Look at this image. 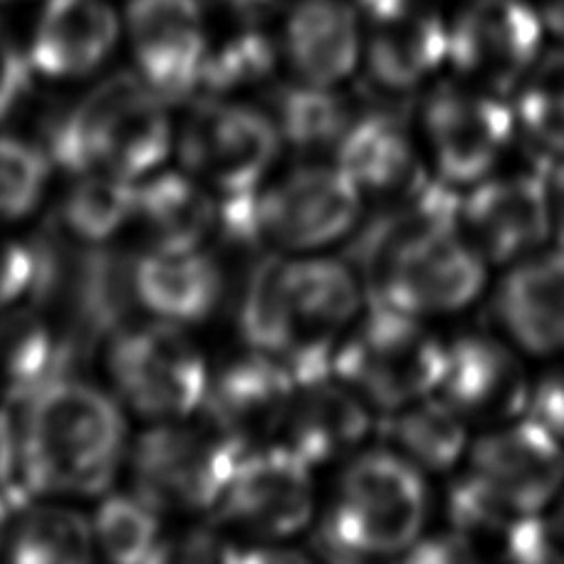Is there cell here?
Returning <instances> with one entry per match:
<instances>
[{"label": "cell", "instance_id": "12", "mask_svg": "<svg viewBox=\"0 0 564 564\" xmlns=\"http://www.w3.org/2000/svg\"><path fill=\"white\" fill-rule=\"evenodd\" d=\"M468 473L502 506L545 512L564 490V443L532 416L500 423L470 441Z\"/></svg>", "mask_w": 564, "mask_h": 564}, {"label": "cell", "instance_id": "35", "mask_svg": "<svg viewBox=\"0 0 564 564\" xmlns=\"http://www.w3.org/2000/svg\"><path fill=\"white\" fill-rule=\"evenodd\" d=\"M33 83V63L18 47L13 35L0 25V119H6L23 105Z\"/></svg>", "mask_w": 564, "mask_h": 564}, {"label": "cell", "instance_id": "21", "mask_svg": "<svg viewBox=\"0 0 564 564\" xmlns=\"http://www.w3.org/2000/svg\"><path fill=\"white\" fill-rule=\"evenodd\" d=\"M137 302L171 325H196L218 307L224 275L204 246H151L134 260Z\"/></svg>", "mask_w": 564, "mask_h": 564}, {"label": "cell", "instance_id": "11", "mask_svg": "<svg viewBox=\"0 0 564 564\" xmlns=\"http://www.w3.org/2000/svg\"><path fill=\"white\" fill-rule=\"evenodd\" d=\"M218 506L226 525L246 535L292 538L307 525L315 510L312 466L288 443L248 448Z\"/></svg>", "mask_w": 564, "mask_h": 564}, {"label": "cell", "instance_id": "2", "mask_svg": "<svg viewBox=\"0 0 564 564\" xmlns=\"http://www.w3.org/2000/svg\"><path fill=\"white\" fill-rule=\"evenodd\" d=\"M171 139L166 99L141 75L117 73L50 115L37 147L73 176L102 169L139 178L164 164Z\"/></svg>", "mask_w": 564, "mask_h": 564}, {"label": "cell", "instance_id": "30", "mask_svg": "<svg viewBox=\"0 0 564 564\" xmlns=\"http://www.w3.org/2000/svg\"><path fill=\"white\" fill-rule=\"evenodd\" d=\"M8 557L20 564H79L95 555V528L65 506H25L10 535Z\"/></svg>", "mask_w": 564, "mask_h": 564}, {"label": "cell", "instance_id": "3", "mask_svg": "<svg viewBox=\"0 0 564 564\" xmlns=\"http://www.w3.org/2000/svg\"><path fill=\"white\" fill-rule=\"evenodd\" d=\"M426 516L423 470L394 448L367 451L341 476L315 540L329 560L399 555L421 540Z\"/></svg>", "mask_w": 564, "mask_h": 564}, {"label": "cell", "instance_id": "7", "mask_svg": "<svg viewBox=\"0 0 564 564\" xmlns=\"http://www.w3.org/2000/svg\"><path fill=\"white\" fill-rule=\"evenodd\" d=\"M109 371L124 404L156 421L194 414L204 406L210 384L204 355L181 325L164 319L117 332Z\"/></svg>", "mask_w": 564, "mask_h": 564}, {"label": "cell", "instance_id": "19", "mask_svg": "<svg viewBox=\"0 0 564 564\" xmlns=\"http://www.w3.org/2000/svg\"><path fill=\"white\" fill-rule=\"evenodd\" d=\"M496 315L522 355H564V243H550L506 265L496 290Z\"/></svg>", "mask_w": 564, "mask_h": 564}, {"label": "cell", "instance_id": "17", "mask_svg": "<svg viewBox=\"0 0 564 564\" xmlns=\"http://www.w3.org/2000/svg\"><path fill=\"white\" fill-rule=\"evenodd\" d=\"M446 520L473 560L545 564L564 557L552 518H545V512H520L502 506L468 470L451 482Z\"/></svg>", "mask_w": 564, "mask_h": 564}, {"label": "cell", "instance_id": "32", "mask_svg": "<svg viewBox=\"0 0 564 564\" xmlns=\"http://www.w3.org/2000/svg\"><path fill=\"white\" fill-rule=\"evenodd\" d=\"M93 528L97 547L115 562L149 564L169 557L159 510L137 492L107 498L97 510Z\"/></svg>", "mask_w": 564, "mask_h": 564}, {"label": "cell", "instance_id": "5", "mask_svg": "<svg viewBox=\"0 0 564 564\" xmlns=\"http://www.w3.org/2000/svg\"><path fill=\"white\" fill-rule=\"evenodd\" d=\"M518 129L508 97L468 79H443L423 97L421 132L431 164L443 184L456 191L498 171Z\"/></svg>", "mask_w": 564, "mask_h": 564}, {"label": "cell", "instance_id": "4", "mask_svg": "<svg viewBox=\"0 0 564 564\" xmlns=\"http://www.w3.org/2000/svg\"><path fill=\"white\" fill-rule=\"evenodd\" d=\"M446 355L448 345L426 319L369 302L367 317L335 351V375L389 414L438 394Z\"/></svg>", "mask_w": 564, "mask_h": 564}, {"label": "cell", "instance_id": "24", "mask_svg": "<svg viewBox=\"0 0 564 564\" xmlns=\"http://www.w3.org/2000/svg\"><path fill=\"white\" fill-rule=\"evenodd\" d=\"M371 429L369 404L335 371L297 384L288 419V446L310 466L349 456Z\"/></svg>", "mask_w": 564, "mask_h": 564}, {"label": "cell", "instance_id": "10", "mask_svg": "<svg viewBox=\"0 0 564 564\" xmlns=\"http://www.w3.org/2000/svg\"><path fill=\"white\" fill-rule=\"evenodd\" d=\"M280 144L273 117L220 97L196 102L178 139L184 169L218 194L260 188Z\"/></svg>", "mask_w": 564, "mask_h": 564}, {"label": "cell", "instance_id": "42", "mask_svg": "<svg viewBox=\"0 0 564 564\" xmlns=\"http://www.w3.org/2000/svg\"><path fill=\"white\" fill-rule=\"evenodd\" d=\"M552 522H555L557 535H560L562 545H564V490L560 492V498H557V502H555V516H552Z\"/></svg>", "mask_w": 564, "mask_h": 564}, {"label": "cell", "instance_id": "29", "mask_svg": "<svg viewBox=\"0 0 564 564\" xmlns=\"http://www.w3.org/2000/svg\"><path fill=\"white\" fill-rule=\"evenodd\" d=\"M270 109H273L270 117H273L280 139L307 154L337 149L341 134L355 117L335 89L312 85L305 79L275 89L270 97Z\"/></svg>", "mask_w": 564, "mask_h": 564}, {"label": "cell", "instance_id": "34", "mask_svg": "<svg viewBox=\"0 0 564 564\" xmlns=\"http://www.w3.org/2000/svg\"><path fill=\"white\" fill-rule=\"evenodd\" d=\"M50 159L37 144L0 137V220H18L33 210L45 194Z\"/></svg>", "mask_w": 564, "mask_h": 564}, {"label": "cell", "instance_id": "31", "mask_svg": "<svg viewBox=\"0 0 564 564\" xmlns=\"http://www.w3.org/2000/svg\"><path fill=\"white\" fill-rule=\"evenodd\" d=\"M275 69V45L253 23H238L224 37L208 40L200 73V93L228 97L238 89L263 85Z\"/></svg>", "mask_w": 564, "mask_h": 564}, {"label": "cell", "instance_id": "13", "mask_svg": "<svg viewBox=\"0 0 564 564\" xmlns=\"http://www.w3.org/2000/svg\"><path fill=\"white\" fill-rule=\"evenodd\" d=\"M361 214V188L341 166H302L260 188L268 246L315 250L347 236Z\"/></svg>", "mask_w": 564, "mask_h": 564}, {"label": "cell", "instance_id": "23", "mask_svg": "<svg viewBox=\"0 0 564 564\" xmlns=\"http://www.w3.org/2000/svg\"><path fill=\"white\" fill-rule=\"evenodd\" d=\"M85 351L53 325L40 307H23L0 315V387L10 404H28L59 379L77 377Z\"/></svg>", "mask_w": 564, "mask_h": 564}, {"label": "cell", "instance_id": "39", "mask_svg": "<svg viewBox=\"0 0 564 564\" xmlns=\"http://www.w3.org/2000/svg\"><path fill=\"white\" fill-rule=\"evenodd\" d=\"M550 186H552V200H555L557 238L560 243H564V159H557L555 169H550Z\"/></svg>", "mask_w": 564, "mask_h": 564}, {"label": "cell", "instance_id": "43", "mask_svg": "<svg viewBox=\"0 0 564 564\" xmlns=\"http://www.w3.org/2000/svg\"><path fill=\"white\" fill-rule=\"evenodd\" d=\"M0 3H13V0H0Z\"/></svg>", "mask_w": 564, "mask_h": 564}, {"label": "cell", "instance_id": "18", "mask_svg": "<svg viewBox=\"0 0 564 564\" xmlns=\"http://www.w3.org/2000/svg\"><path fill=\"white\" fill-rule=\"evenodd\" d=\"M297 381L278 359L248 351L210 379L206 421L243 448L263 446L285 431Z\"/></svg>", "mask_w": 564, "mask_h": 564}, {"label": "cell", "instance_id": "36", "mask_svg": "<svg viewBox=\"0 0 564 564\" xmlns=\"http://www.w3.org/2000/svg\"><path fill=\"white\" fill-rule=\"evenodd\" d=\"M528 416L564 443V361H555L532 381Z\"/></svg>", "mask_w": 564, "mask_h": 564}, {"label": "cell", "instance_id": "28", "mask_svg": "<svg viewBox=\"0 0 564 564\" xmlns=\"http://www.w3.org/2000/svg\"><path fill=\"white\" fill-rule=\"evenodd\" d=\"M137 178L115 171L79 174L63 200V228L69 238L87 246H105L124 226L134 224Z\"/></svg>", "mask_w": 564, "mask_h": 564}, {"label": "cell", "instance_id": "9", "mask_svg": "<svg viewBox=\"0 0 564 564\" xmlns=\"http://www.w3.org/2000/svg\"><path fill=\"white\" fill-rule=\"evenodd\" d=\"M545 30L525 0H466L448 23V65L456 77L510 97L545 53Z\"/></svg>", "mask_w": 564, "mask_h": 564}, {"label": "cell", "instance_id": "1", "mask_svg": "<svg viewBox=\"0 0 564 564\" xmlns=\"http://www.w3.org/2000/svg\"><path fill=\"white\" fill-rule=\"evenodd\" d=\"M122 411L77 377L59 379L23 404L20 482L30 496H99L124 460Z\"/></svg>", "mask_w": 564, "mask_h": 564}, {"label": "cell", "instance_id": "26", "mask_svg": "<svg viewBox=\"0 0 564 564\" xmlns=\"http://www.w3.org/2000/svg\"><path fill=\"white\" fill-rule=\"evenodd\" d=\"M218 198L196 176L166 171L139 184L134 224L151 246H204L216 234Z\"/></svg>", "mask_w": 564, "mask_h": 564}, {"label": "cell", "instance_id": "14", "mask_svg": "<svg viewBox=\"0 0 564 564\" xmlns=\"http://www.w3.org/2000/svg\"><path fill=\"white\" fill-rule=\"evenodd\" d=\"M361 55L375 83L409 93L448 65V23L421 0H357Z\"/></svg>", "mask_w": 564, "mask_h": 564}, {"label": "cell", "instance_id": "15", "mask_svg": "<svg viewBox=\"0 0 564 564\" xmlns=\"http://www.w3.org/2000/svg\"><path fill=\"white\" fill-rule=\"evenodd\" d=\"M532 379L522 351L488 332L453 339L438 394L468 421V426H500L528 416Z\"/></svg>", "mask_w": 564, "mask_h": 564}, {"label": "cell", "instance_id": "41", "mask_svg": "<svg viewBox=\"0 0 564 564\" xmlns=\"http://www.w3.org/2000/svg\"><path fill=\"white\" fill-rule=\"evenodd\" d=\"M18 498L10 496V492H0V545H3V538H6V528H8V520H10V512L20 510Z\"/></svg>", "mask_w": 564, "mask_h": 564}, {"label": "cell", "instance_id": "25", "mask_svg": "<svg viewBox=\"0 0 564 564\" xmlns=\"http://www.w3.org/2000/svg\"><path fill=\"white\" fill-rule=\"evenodd\" d=\"M335 159L361 194L367 191L381 198L426 176L399 109L377 107L361 117H351L335 149Z\"/></svg>", "mask_w": 564, "mask_h": 564}, {"label": "cell", "instance_id": "38", "mask_svg": "<svg viewBox=\"0 0 564 564\" xmlns=\"http://www.w3.org/2000/svg\"><path fill=\"white\" fill-rule=\"evenodd\" d=\"M220 10L238 20V23H253L265 20L280 6V0H218Z\"/></svg>", "mask_w": 564, "mask_h": 564}, {"label": "cell", "instance_id": "33", "mask_svg": "<svg viewBox=\"0 0 564 564\" xmlns=\"http://www.w3.org/2000/svg\"><path fill=\"white\" fill-rule=\"evenodd\" d=\"M512 107L532 144L564 159V43L542 53L518 87Z\"/></svg>", "mask_w": 564, "mask_h": 564}, {"label": "cell", "instance_id": "27", "mask_svg": "<svg viewBox=\"0 0 564 564\" xmlns=\"http://www.w3.org/2000/svg\"><path fill=\"white\" fill-rule=\"evenodd\" d=\"M381 426L389 448H394L423 473L451 470L468 458V421L441 394L389 411Z\"/></svg>", "mask_w": 564, "mask_h": 564}, {"label": "cell", "instance_id": "8", "mask_svg": "<svg viewBox=\"0 0 564 564\" xmlns=\"http://www.w3.org/2000/svg\"><path fill=\"white\" fill-rule=\"evenodd\" d=\"M460 226L488 265H510L555 243L550 171L498 169L460 191Z\"/></svg>", "mask_w": 564, "mask_h": 564}, {"label": "cell", "instance_id": "37", "mask_svg": "<svg viewBox=\"0 0 564 564\" xmlns=\"http://www.w3.org/2000/svg\"><path fill=\"white\" fill-rule=\"evenodd\" d=\"M0 492H10L20 506L33 498L20 482V446L18 426L6 409H0Z\"/></svg>", "mask_w": 564, "mask_h": 564}, {"label": "cell", "instance_id": "22", "mask_svg": "<svg viewBox=\"0 0 564 564\" xmlns=\"http://www.w3.org/2000/svg\"><path fill=\"white\" fill-rule=\"evenodd\" d=\"M282 53L312 85L335 87L355 73L361 55V18L347 0H297L282 30Z\"/></svg>", "mask_w": 564, "mask_h": 564}, {"label": "cell", "instance_id": "40", "mask_svg": "<svg viewBox=\"0 0 564 564\" xmlns=\"http://www.w3.org/2000/svg\"><path fill=\"white\" fill-rule=\"evenodd\" d=\"M542 20H545V28L550 33L555 35L560 43H564V0H545Z\"/></svg>", "mask_w": 564, "mask_h": 564}, {"label": "cell", "instance_id": "6", "mask_svg": "<svg viewBox=\"0 0 564 564\" xmlns=\"http://www.w3.org/2000/svg\"><path fill=\"white\" fill-rule=\"evenodd\" d=\"M246 451L210 421L204 426L159 421L134 443V492L159 512L208 510L224 498Z\"/></svg>", "mask_w": 564, "mask_h": 564}, {"label": "cell", "instance_id": "16", "mask_svg": "<svg viewBox=\"0 0 564 564\" xmlns=\"http://www.w3.org/2000/svg\"><path fill=\"white\" fill-rule=\"evenodd\" d=\"M127 37L139 75L166 102L198 93L210 40L200 0H129Z\"/></svg>", "mask_w": 564, "mask_h": 564}, {"label": "cell", "instance_id": "20", "mask_svg": "<svg viewBox=\"0 0 564 564\" xmlns=\"http://www.w3.org/2000/svg\"><path fill=\"white\" fill-rule=\"evenodd\" d=\"M119 18L109 0H47L40 13L30 63L53 79H75L95 73L112 55Z\"/></svg>", "mask_w": 564, "mask_h": 564}]
</instances>
